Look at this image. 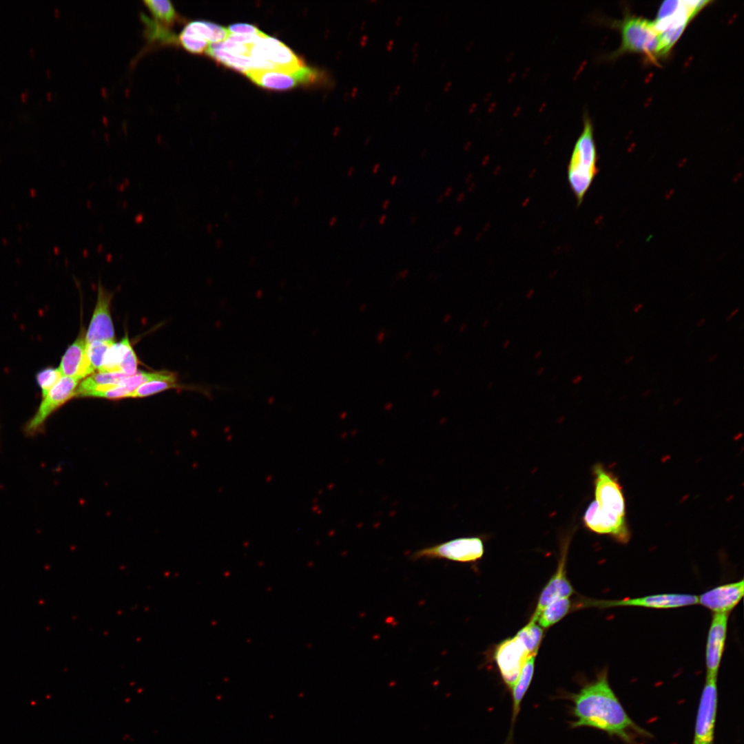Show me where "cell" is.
Masks as SVG:
<instances>
[{"label":"cell","instance_id":"obj_45","mask_svg":"<svg viewBox=\"0 0 744 744\" xmlns=\"http://www.w3.org/2000/svg\"><path fill=\"white\" fill-rule=\"evenodd\" d=\"M365 225H366V220H365V219H362L360 221V223H359V228L360 229L363 228L365 226Z\"/></svg>","mask_w":744,"mask_h":744},{"label":"cell","instance_id":"obj_14","mask_svg":"<svg viewBox=\"0 0 744 744\" xmlns=\"http://www.w3.org/2000/svg\"><path fill=\"white\" fill-rule=\"evenodd\" d=\"M112 293L99 282L97 301L89 328L85 337V344L96 341L114 342V329L110 313Z\"/></svg>","mask_w":744,"mask_h":744},{"label":"cell","instance_id":"obj_46","mask_svg":"<svg viewBox=\"0 0 744 744\" xmlns=\"http://www.w3.org/2000/svg\"><path fill=\"white\" fill-rule=\"evenodd\" d=\"M705 322V318H702V319H701V320H699L698 321V322H697V324H696V326H697V327H701V326H702V325L703 324V323H704Z\"/></svg>","mask_w":744,"mask_h":744},{"label":"cell","instance_id":"obj_5","mask_svg":"<svg viewBox=\"0 0 744 744\" xmlns=\"http://www.w3.org/2000/svg\"><path fill=\"white\" fill-rule=\"evenodd\" d=\"M709 2L668 1L661 5L654 23L667 53L679 38L690 20Z\"/></svg>","mask_w":744,"mask_h":744},{"label":"cell","instance_id":"obj_29","mask_svg":"<svg viewBox=\"0 0 744 744\" xmlns=\"http://www.w3.org/2000/svg\"><path fill=\"white\" fill-rule=\"evenodd\" d=\"M138 358L132 349L125 356L119 366V372L129 376L134 375L137 371Z\"/></svg>","mask_w":744,"mask_h":744},{"label":"cell","instance_id":"obj_19","mask_svg":"<svg viewBox=\"0 0 744 744\" xmlns=\"http://www.w3.org/2000/svg\"><path fill=\"white\" fill-rule=\"evenodd\" d=\"M180 33L209 44L223 42L229 34L225 28L205 21H190Z\"/></svg>","mask_w":744,"mask_h":744},{"label":"cell","instance_id":"obj_12","mask_svg":"<svg viewBox=\"0 0 744 744\" xmlns=\"http://www.w3.org/2000/svg\"><path fill=\"white\" fill-rule=\"evenodd\" d=\"M717 678L706 677L699 704L693 744H713L717 707Z\"/></svg>","mask_w":744,"mask_h":744},{"label":"cell","instance_id":"obj_39","mask_svg":"<svg viewBox=\"0 0 744 744\" xmlns=\"http://www.w3.org/2000/svg\"><path fill=\"white\" fill-rule=\"evenodd\" d=\"M354 172H355V168H354L353 167H350L349 168V169H348L347 172V176H348L349 177H351V176H353V174Z\"/></svg>","mask_w":744,"mask_h":744},{"label":"cell","instance_id":"obj_25","mask_svg":"<svg viewBox=\"0 0 744 744\" xmlns=\"http://www.w3.org/2000/svg\"><path fill=\"white\" fill-rule=\"evenodd\" d=\"M543 635L542 628L537 622L530 620L515 637L521 643L530 656L537 654Z\"/></svg>","mask_w":744,"mask_h":744},{"label":"cell","instance_id":"obj_32","mask_svg":"<svg viewBox=\"0 0 744 744\" xmlns=\"http://www.w3.org/2000/svg\"><path fill=\"white\" fill-rule=\"evenodd\" d=\"M738 311H739V308H736V309H734V310H733L732 311H731V313H730V314L728 315V316H727V318H726V320L729 321V320H730L731 319H732V318H734V316H736V313H738Z\"/></svg>","mask_w":744,"mask_h":744},{"label":"cell","instance_id":"obj_33","mask_svg":"<svg viewBox=\"0 0 744 744\" xmlns=\"http://www.w3.org/2000/svg\"><path fill=\"white\" fill-rule=\"evenodd\" d=\"M386 218H387V217H386V214H382V216H380L379 217V218H378V223H379V224H380V225H384V223H385V222H386Z\"/></svg>","mask_w":744,"mask_h":744},{"label":"cell","instance_id":"obj_7","mask_svg":"<svg viewBox=\"0 0 744 744\" xmlns=\"http://www.w3.org/2000/svg\"><path fill=\"white\" fill-rule=\"evenodd\" d=\"M79 380L62 376L59 382L43 397L34 415L24 426L27 435H34L44 428L48 418L62 405L75 397Z\"/></svg>","mask_w":744,"mask_h":744},{"label":"cell","instance_id":"obj_36","mask_svg":"<svg viewBox=\"0 0 744 744\" xmlns=\"http://www.w3.org/2000/svg\"><path fill=\"white\" fill-rule=\"evenodd\" d=\"M417 217L415 214H413L410 218V224L414 225L417 221Z\"/></svg>","mask_w":744,"mask_h":744},{"label":"cell","instance_id":"obj_17","mask_svg":"<svg viewBox=\"0 0 744 744\" xmlns=\"http://www.w3.org/2000/svg\"><path fill=\"white\" fill-rule=\"evenodd\" d=\"M59 369L63 376L79 380L93 373L95 369L87 358L85 340L83 335L76 338L68 348L61 358Z\"/></svg>","mask_w":744,"mask_h":744},{"label":"cell","instance_id":"obj_37","mask_svg":"<svg viewBox=\"0 0 744 744\" xmlns=\"http://www.w3.org/2000/svg\"><path fill=\"white\" fill-rule=\"evenodd\" d=\"M397 176L396 175L393 176L391 177V178L390 179V181H389L390 185H395V183H397Z\"/></svg>","mask_w":744,"mask_h":744},{"label":"cell","instance_id":"obj_6","mask_svg":"<svg viewBox=\"0 0 744 744\" xmlns=\"http://www.w3.org/2000/svg\"><path fill=\"white\" fill-rule=\"evenodd\" d=\"M484 553V545L479 537H464L424 547L413 552V561L446 559L459 563H473Z\"/></svg>","mask_w":744,"mask_h":744},{"label":"cell","instance_id":"obj_3","mask_svg":"<svg viewBox=\"0 0 744 744\" xmlns=\"http://www.w3.org/2000/svg\"><path fill=\"white\" fill-rule=\"evenodd\" d=\"M597 151L590 118L585 115L583 130L577 139L567 166L570 189L579 206L599 172Z\"/></svg>","mask_w":744,"mask_h":744},{"label":"cell","instance_id":"obj_23","mask_svg":"<svg viewBox=\"0 0 744 744\" xmlns=\"http://www.w3.org/2000/svg\"><path fill=\"white\" fill-rule=\"evenodd\" d=\"M205 54L216 61L245 74L251 71L250 57L234 55L216 48L211 44L207 48Z\"/></svg>","mask_w":744,"mask_h":744},{"label":"cell","instance_id":"obj_13","mask_svg":"<svg viewBox=\"0 0 744 744\" xmlns=\"http://www.w3.org/2000/svg\"><path fill=\"white\" fill-rule=\"evenodd\" d=\"M729 614L713 613L705 645L706 677L717 678L725 646Z\"/></svg>","mask_w":744,"mask_h":744},{"label":"cell","instance_id":"obj_40","mask_svg":"<svg viewBox=\"0 0 744 744\" xmlns=\"http://www.w3.org/2000/svg\"><path fill=\"white\" fill-rule=\"evenodd\" d=\"M337 222V218L335 216L332 217L329 221V225L333 227Z\"/></svg>","mask_w":744,"mask_h":744},{"label":"cell","instance_id":"obj_43","mask_svg":"<svg viewBox=\"0 0 744 744\" xmlns=\"http://www.w3.org/2000/svg\"><path fill=\"white\" fill-rule=\"evenodd\" d=\"M451 192V188L448 187L444 192V196H448Z\"/></svg>","mask_w":744,"mask_h":744},{"label":"cell","instance_id":"obj_22","mask_svg":"<svg viewBox=\"0 0 744 744\" xmlns=\"http://www.w3.org/2000/svg\"><path fill=\"white\" fill-rule=\"evenodd\" d=\"M132 349L127 335L118 343H114L107 351L99 373H120L119 366L126 354Z\"/></svg>","mask_w":744,"mask_h":744},{"label":"cell","instance_id":"obj_18","mask_svg":"<svg viewBox=\"0 0 744 744\" xmlns=\"http://www.w3.org/2000/svg\"><path fill=\"white\" fill-rule=\"evenodd\" d=\"M128 376L122 373L99 372L92 374L77 386L75 396L92 397L96 393L117 386L120 382Z\"/></svg>","mask_w":744,"mask_h":744},{"label":"cell","instance_id":"obj_30","mask_svg":"<svg viewBox=\"0 0 744 744\" xmlns=\"http://www.w3.org/2000/svg\"><path fill=\"white\" fill-rule=\"evenodd\" d=\"M227 30L229 34H256L261 32L256 26L248 23L232 24L229 26Z\"/></svg>","mask_w":744,"mask_h":744},{"label":"cell","instance_id":"obj_38","mask_svg":"<svg viewBox=\"0 0 744 744\" xmlns=\"http://www.w3.org/2000/svg\"><path fill=\"white\" fill-rule=\"evenodd\" d=\"M379 168H380V164L379 163L375 164L374 166L373 167V169H372L373 174H376L378 172Z\"/></svg>","mask_w":744,"mask_h":744},{"label":"cell","instance_id":"obj_1","mask_svg":"<svg viewBox=\"0 0 744 744\" xmlns=\"http://www.w3.org/2000/svg\"><path fill=\"white\" fill-rule=\"evenodd\" d=\"M576 720L572 727H590L630 742L632 730L639 728L628 716L608 683L607 672L572 695Z\"/></svg>","mask_w":744,"mask_h":744},{"label":"cell","instance_id":"obj_11","mask_svg":"<svg viewBox=\"0 0 744 744\" xmlns=\"http://www.w3.org/2000/svg\"><path fill=\"white\" fill-rule=\"evenodd\" d=\"M529 656L515 637L506 639L496 646L494 658L501 676L509 689L513 687Z\"/></svg>","mask_w":744,"mask_h":744},{"label":"cell","instance_id":"obj_28","mask_svg":"<svg viewBox=\"0 0 744 744\" xmlns=\"http://www.w3.org/2000/svg\"><path fill=\"white\" fill-rule=\"evenodd\" d=\"M114 343V342L110 341H96L85 344L87 358L94 369L101 366L107 351Z\"/></svg>","mask_w":744,"mask_h":744},{"label":"cell","instance_id":"obj_24","mask_svg":"<svg viewBox=\"0 0 744 744\" xmlns=\"http://www.w3.org/2000/svg\"><path fill=\"white\" fill-rule=\"evenodd\" d=\"M143 3L156 21L165 28L173 25L179 18L172 2L168 0H147Z\"/></svg>","mask_w":744,"mask_h":744},{"label":"cell","instance_id":"obj_34","mask_svg":"<svg viewBox=\"0 0 744 744\" xmlns=\"http://www.w3.org/2000/svg\"><path fill=\"white\" fill-rule=\"evenodd\" d=\"M643 307V304L642 303H638L634 307L633 311L634 313H638L641 310Z\"/></svg>","mask_w":744,"mask_h":744},{"label":"cell","instance_id":"obj_44","mask_svg":"<svg viewBox=\"0 0 744 744\" xmlns=\"http://www.w3.org/2000/svg\"><path fill=\"white\" fill-rule=\"evenodd\" d=\"M443 200H444V195H439L437 198V203L438 204H441V203L443 201Z\"/></svg>","mask_w":744,"mask_h":744},{"label":"cell","instance_id":"obj_35","mask_svg":"<svg viewBox=\"0 0 744 744\" xmlns=\"http://www.w3.org/2000/svg\"><path fill=\"white\" fill-rule=\"evenodd\" d=\"M389 204H390V200H389V199H386V200H384V201L382 202V206H381V207H382V209L383 210H386V209H387V208H388V207H389Z\"/></svg>","mask_w":744,"mask_h":744},{"label":"cell","instance_id":"obj_42","mask_svg":"<svg viewBox=\"0 0 744 744\" xmlns=\"http://www.w3.org/2000/svg\"><path fill=\"white\" fill-rule=\"evenodd\" d=\"M633 360H634V356L630 355V356L627 357L625 359L624 362H625V364H627L630 363Z\"/></svg>","mask_w":744,"mask_h":744},{"label":"cell","instance_id":"obj_2","mask_svg":"<svg viewBox=\"0 0 744 744\" xmlns=\"http://www.w3.org/2000/svg\"><path fill=\"white\" fill-rule=\"evenodd\" d=\"M593 470L595 499L586 510L584 524L597 534L620 539L629 531L625 519L626 506L621 488L616 477L602 465H595Z\"/></svg>","mask_w":744,"mask_h":744},{"label":"cell","instance_id":"obj_8","mask_svg":"<svg viewBox=\"0 0 744 744\" xmlns=\"http://www.w3.org/2000/svg\"><path fill=\"white\" fill-rule=\"evenodd\" d=\"M246 75L259 86L274 90H285L299 84L324 83L327 81V76L324 72L307 66L295 73L251 70Z\"/></svg>","mask_w":744,"mask_h":744},{"label":"cell","instance_id":"obj_31","mask_svg":"<svg viewBox=\"0 0 744 744\" xmlns=\"http://www.w3.org/2000/svg\"><path fill=\"white\" fill-rule=\"evenodd\" d=\"M408 273H409V270L408 269H404V270H402V271H400L398 273L396 278H397V279L404 278L408 275Z\"/></svg>","mask_w":744,"mask_h":744},{"label":"cell","instance_id":"obj_27","mask_svg":"<svg viewBox=\"0 0 744 744\" xmlns=\"http://www.w3.org/2000/svg\"><path fill=\"white\" fill-rule=\"evenodd\" d=\"M63 376L59 369L45 368L39 371L36 375V381L39 386L42 397L59 382Z\"/></svg>","mask_w":744,"mask_h":744},{"label":"cell","instance_id":"obj_15","mask_svg":"<svg viewBox=\"0 0 744 744\" xmlns=\"http://www.w3.org/2000/svg\"><path fill=\"white\" fill-rule=\"evenodd\" d=\"M744 595L743 579L710 589L699 597L698 603L713 613H727L738 605Z\"/></svg>","mask_w":744,"mask_h":744},{"label":"cell","instance_id":"obj_16","mask_svg":"<svg viewBox=\"0 0 744 744\" xmlns=\"http://www.w3.org/2000/svg\"><path fill=\"white\" fill-rule=\"evenodd\" d=\"M567 547V544L563 546L556 572L542 589L530 621H534L541 611L552 601L570 597L575 592L566 575Z\"/></svg>","mask_w":744,"mask_h":744},{"label":"cell","instance_id":"obj_9","mask_svg":"<svg viewBox=\"0 0 744 744\" xmlns=\"http://www.w3.org/2000/svg\"><path fill=\"white\" fill-rule=\"evenodd\" d=\"M249 57L271 63L276 71L287 73H295L306 66L290 48L265 34L251 45Z\"/></svg>","mask_w":744,"mask_h":744},{"label":"cell","instance_id":"obj_4","mask_svg":"<svg viewBox=\"0 0 744 744\" xmlns=\"http://www.w3.org/2000/svg\"><path fill=\"white\" fill-rule=\"evenodd\" d=\"M619 52H640L651 61L667 54L654 21L639 17H626L621 23Z\"/></svg>","mask_w":744,"mask_h":744},{"label":"cell","instance_id":"obj_21","mask_svg":"<svg viewBox=\"0 0 744 744\" xmlns=\"http://www.w3.org/2000/svg\"><path fill=\"white\" fill-rule=\"evenodd\" d=\"M572 608L569 597L554 600L541 611L534 621L542 628H548L566 617Z\"/></svg>","mask_w":744,"mask_h":744},{"label":"cell","instance_id":"obj_20","mask_svg":"<svg viewBox=\"0 0 744 744\" xmlns=\"http://www.w3.org/2000/svg\"><path fill=\"white\" fill-rule=\"evenodd\" d=\"M535 656L536 655H530L528 657L521 669L519 676L511 689L513 691V701L512 716L513 725L519 713L520 703L533 679L535 670Z\"/></svg>","mask_w":744,"mask_h":744},{"label":"cell","instance_id":"obj_26","mask_svg":"<svg viewBox=\"0 0 744 744\" xmlns=\"http://www.w3.org/2000/svg\"><path fill=\"white\" fill-rule=\"evenodd\" d=\"M176 377L166 380H155L145 382L137 387L130 397H147L177 386Z\"/></svg>","mask_w":744,"mask_h":744},{"label":"cell","instance_id":"obj_10","mask_svg":"<svg viewBox=\"0 0 744 744\" xmlns=\"http://www.w3.org/2000/svg\"><path fill=\"white\" fill-rule=\"evenodd\" d=\"M586 606L600 608L639 607L652 609H673L698 604V596L682 593H662L617 600L586 601Z\"/></svg>","mask_w":744,"mask_h":744},{"label":"cell","instance_id":"obj_41","mask_svg":"<svg viewBox=\"0 0 744 744\" xmlns=\"http://www.w3.org/2000/svg\"><path fill=\"white\" fill-rule=\"evenodd\" d=\"M716 358H717V355L716 354H713L712 356L708 357L707 361V362H712L714 361L716 359Z\"/></svg>","mask_w":744,"mask_h":744}]
</instances>
